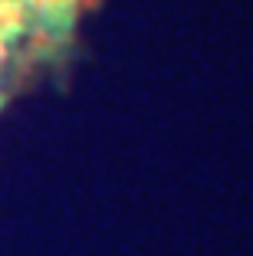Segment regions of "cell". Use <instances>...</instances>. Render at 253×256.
Masks as SVG:
<instances>
[{
	"mask_svg": "<svg viewBox=\"0 0 253 256\" xmlns=\"http://www.w3.org/2000/svg\"><path fill=\"white\" fill-rule=\"evenodd\" d=\"M76 0H0V108L14 76L46 46H56L73 20Z\"/></svg>",
	"mask_w": 253,
	"mask_h": 256,
	"instance_id": "6da1fadb",
	"label": "cell"
}]
</instances>
